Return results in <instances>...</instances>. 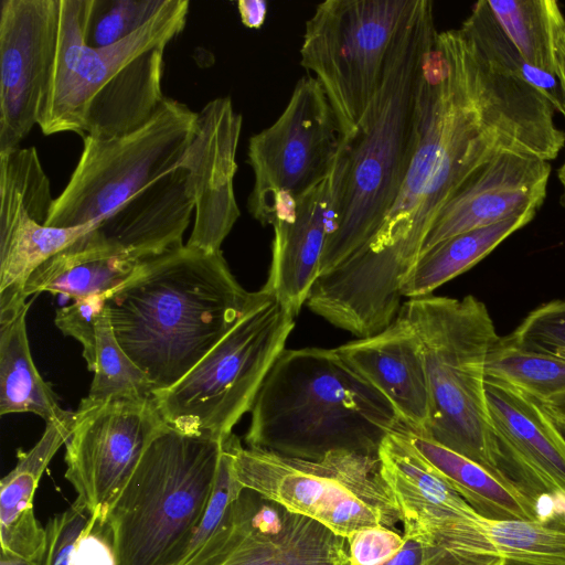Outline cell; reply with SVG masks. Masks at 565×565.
Segmentation results:
<instances>
[{
  "instance_id": "obj_1",
  "label": "cell",
  "mask_w": 565,
  "mask_h": 565,
  "mask_svg": "<svg viewBox=\"0 0 565 565\" xmlns=\"http://www.w3.org/2000/svg\"><path fill=\"white\" fill-rule=\"evenodd\" d=\"M556 110L462 28L437 32L427 54L415 149L398 196L363 246L414 266L446 203L505 152L555 159L565 146ZM362 246V247H363Z\"/></svg>"
},
{
  "instance_id": "obj_2",
  "label": "cell",
  "mask_w": 565,
  "mask_h": 565,
  "mask_svg": "<svg viewBox=\"0 0 565 565\" xmlns=\"http://www.w3.org/2000/svg\"><path fill=\"white\" fill-rule=\"evenodd\" d=\"M259 295L239 285L222 250L182 245L141 260L106 295V310L117 341L156 393L186 375Z\"/></svg>"
},
{
  "instance_id": "obj_3",
  "label": "cell",
  "mask_w": 565,
  "mask_h": 565,
  "mask_svg": "<svg viewBox=\"0 0 565 565\" xmlns=\"http://www.w3.org/2000/svg\"><path fill=\"white\" fill-rule=\"evenodd\" d=\"M436 34L433 2L417 0L377 93L342 136L330 174L332 220L320 275L365 245L398 196L415 149L424 66Z\"/></svg>"
},
{
  "instance_id": "obj_4",
  "label": "cell",
  "mask_w": 565,
  "mask_h": 565,
  "mask_svg": "<svg viewBox=\"0 0 565 565\" xmlns=\"http://www.w3.org/2000/svg\"><path fill=\"white\" fill-rule=\"evenodd\" d=\"M93 0H60L57 49L38 126L46 135L109 138L143 126L164 100L163 56L184 29L188 0H167L149 22L120 42L90 47L85 29Z\"/></svg>"
},
{
  "instance_id": "obj_5",
  "label": "cell",
  "mask_w": 565,
  "mask_h": 565,
  "mask_svg": "<svg viewBox=\"0 0 565 565\" xmlns=\"http://www.w3.org/2000/svg\"><path fill=\"white\" fill-rule=\"evenodd\" d=\"M401 425L390 403L334 349H285L255 398L245 443L308 460L333 451L377 457Z\"/></svg>"
},
{
  "instance_id": "obj_6",
  "label": "cell",
  "mask_w": 565,
  "mask_h": 565,
  "mask_svg": "<svg viewBox=\"0 0 565 565\" xmlns=\"http://www.w3.org/2000/svg\"><path fill=\"white\" fill-rule=\"evenodd\" d=\"M222 440L167 425L113 501L104 529L116 565H174L209 507Z\"/></svg>"
},
{
  "instance_id": "obj_7",
  "label": "cell",
  "mask_w": 565,
  "mask_h": 565,
  "mask_svg": "<svg viewBox=\"0 0 565 565\" xmlns=\"http://www.w3.org/2000/svg\"><path fill=\"white\" fill-rule=\"evenodd\" d=\"M399 313L422 344L429 379L433 413L423 435L508 477L486 395L488 355L500 337L487 306L472 295H428L408 299Z\"/></svg>"
},
{
  "instance_id": "obj_8",
  "label": "cell",
  "mask_w": 565,
  "mask_h": 565,
  "mask_svg": "<svg viewBox=\"0 0 565 565\" xmlns=\"http://www.w3.org/2000/svg\"><path fill=\"white\" fill-rule=\"evenodd\" d=\"M244 489L349 539L373 527L393 529L399 511L381 475L377 457L333 451L318 460L245 448L233 433L223 440Z\"/></svg>"
},
{
  "instance_id": "obj_9",
  "label": "cell",
  "mask_w": 565,
  "mask_h": 565,
  "mask_svg": "<svg viewBox=\"0 0 565 565\" xmlns=\"http://www.w3.org/2000/svg\"><path fill=\"white\" fill-rule=\"evenodd\" d=\"M259 291L235 327L186 375L170 388L153 393L169 426L223 440L250 412L295 328V317Z\"/></svg>"
},
{
  "instance_id": "obj_10",
  "label": "cell",
  "mask_w": 565,
  "mask_h": 565,
  "mask_svg": "<svg viewBox=\"0 0 565 565\" xmlns=\"http://www.w3.org/2000/svg\"><path fill=\"white\" fill-rule=\"evenodd\" d=\"M417 0H327L306 22L300 64L313 73L342 136L362 118Z\"/></svg>"
},
{
  "instance_id": "obj_11",
  "label": "cell",
  "mask_w": 565,
  "mask_h": 565,
  "mask_svg": "<svg viewBox=\"0 0 565 565\" xmlns=\"http://www.w3.org/2000/svg\"><path fill=\"white\" fill-rule=\"evenodd\" d=\"M198 113L166 97L154 116L116 137H83V151L47 226L74 227L106 217L180 166L193 138Z\"/></svg>"
},
{
  "instance_id": "obj_12",
  "label": "cell",
  "mask_w": 565,
  "mask_h": 565,
  "mask_svg": "<svg viewBox=\"0 0 565 565\" xmlns=\"http://www.w3.org/2000/svg\"><path fill=\"white\" fill-rule=\"evenodd\" d=\"M341 139L339 121L321 85L311 75L302 76L277 120L249 139L250 215L271 225L280 207L329 178Z\"/></svg>"
},
{
  "instance_id": "obj_13",
  "label": "cell",
  "mask_w": 565,
  "mask_h": 565,
  "mask_svg": "<svg viewBox=\"0 0 565 565\" xmlns=\"http://www.w3.org/2000/svg\"><path fill=\"white\" fill-rule=\"evenodd\" d=\"M153 395L139 399H82L65 443V479L104 526L108 510L143 452L167 426Z\"/></svg>"
},
{
  "instance_id": "obj_14",
  "label": "cell",
  "mask_w": 565,
  "mask_h": 565,
  "mask_svg": "<svg viewBox=\"0 0 565 565\" xmlns=\"http://www.w3.org/2000/svg\"><path fill=\"white\" fill-rule=\"evenodd\" d=\"M58 28L60 0L0 2V152L18 148L38 125Z\"/></svg>"
},
{
  "instance_id": "obj_15",
  "label": "cell",
  "mask_w": 565,
  "mask_h": 565,
  "mask_svg": "<svg viewBox=\"0 0 565 565\" xmlns=\"http://www.w3.org/2000/svg\"><path fill=\"white\" fill-rule=\"evenodd\" d=\"M242 125L230 97L212 99L198 113L193 138L180 163L194 203V225L185 244L190 247L220 252L239 217L234 177Z\"/></svg>"
},
{
  "instance_id": "obj_16",
  "label": "cell",
  "mask_w": 565,
  "mask_h": 565,
  "mask_svg": "<svg viewBox=\"0 0 565 565\" xmlns=\"http://www.w3.org/2000/svg\"><path fill=\"white\" fill-rule=\"evenodd\" d=\"M551 163L533 154L505 152L483 166L440 210L422 253L455 235L537 211Z\"/></svg>"
},
{
  "instance_id": "obj_17",
  "label": "cell",
  "mask_w": 565,
  "mask_h": 565,
  "mask_svg": "<svg viewBox=\"0 0 565 565\" xmlns=\"http://www.w3.org/2000/svg\"><path fill=\"white\" fill-rule=\"evenodd\" d=\"M486 395L503 472L529 490L565 501V440L543 407L488 377Z\"/></svg>"
},
{
  "instance_id": "obj_18",
  "label": "cell",
  "mask_w": 565,
  "mask_h": 565,
  "mask_svg": "<svg viewBox=\"0 0 565 565\" xmlns=\"http://www.w3.org/2000/svg\"><path fill=\"white\" fill-rule=\"evenodd\" d=\"M339 358L393 407L405 427L425 433L433 413L422 344L398 312L382 331L334 348Z\"/></svg>"
},
{
  "instance_id": "obj_19",
  "label": "cell",
  "mask_w": 565,
  "mask_h": 565,
  "mask_svg": "<svg viewBox=\"0 0 565 565\" xmlns=\"http://www.w3.org/2000/svg\"><path fill=\"white\" fill-rule=\"evenodd\" d=\"M331 220L330 175L280 207L273 220L271 264L262 289L294 317L320 276Z\"/></svg>"
},
{
  "instance_id": "obj_20",
  "label": "cell",
  "mask_w": 565,
  "mask_h": 565,
  "mask_svg": "<svg viewBox=\"0 0 565 565\" xmlns=\"http://www.w3.org/2000/svg\"><path fill=\"white\" fill-rule=\"evenodd\" d=\"M220 565H351V561L347 539L250 490L242 535Z\"/></svg>"
},
{
  "instance_id": "obj_21",
  "label": "cell",
  "mask_w": 565,
  "mask_h": 565,
  "mask_svg": "<svg viewBox=\"0 0 565 565\" xmlns=\"http://www.w3.org/2000/svg\"><path fill=\"white\" fill-rule=\"evenodd\" d=\"M104 218L74 227H53L21 206L0 203V318L14 316L28 303L25 285L42 264Z\"/></svg>"
},
{
  "instance_id": "obj_22",
  "label": "cell",
  "mask_w": 565,
  "mask_h": 565,
  "mask_svg": "<svg viewBox=\"0 0 565 565\" xmlns=\"http://www.w3.org/2000/svg\"><path fill=\"white\" fill-rule=\"evenodd\" d=\"M73 417L67 420L46 423L39 441L20 456L15 467L1 479V553L43 561L46 530L35 516L34 494L49 462L60 447L65 445Z\"/></svg>"
},
{
  "instance_id": "obj_23",
  "label": "cell",
  "mask_w": 565,
  "mask_h": 565,
  "mask_svg": "<svg viewBox=\"0 0 565 565\" xmlns=\"http://www.w3.org/2000/svg\"><path fill=\"white\" fill-rule=\"evenodd\" d=\"M449 550L501 558L507 565H565V521L491 519L477 511L455 529Z\"/></svg>"
},
{
  "instance_id": "obj_24",
  "label": "cell",
  "mask_w": 565,
  "mask_h": 565,
  "mask_svg": "<svg viewBox=\"0 0 565 565\" xmlns=\"http://www.w3.org/2000/svg\"><path fill=\"white\" fill-rule=\"evenodd\" d=\"M411 445L479 514L491 519L537 520V499L522 483L494 473L426 435L401 425Z\"/></svg>"
},
{
  "instance_id": "obj_25",
  "label": "cell",
  "mask_w": 565,
  "mask_h": 565,
  "mask_svg": "<svg viewBox=\"0 0 565 565\" xmlns=\"http://www.w3.org/2000/svg\"><path fill=\"white\" fill-rule=\"evenodd\" d=\"M94 230L42 264L29 278L24 296L50 291L78 300L107 295L132 277L141 260L106 243Z\"/></svg>"
},
{
  "instance_id": "obj_26",
  "label": "cell",
  "mask_w": 565,
  "mask_h": 565,
  "mask_svg": "<svg viewBox=\"0 0 565 565\" xmlns=\"http://www.w3.org/2000/svg\"><path fill=\"white\" fill-rule=\"evenodd\" d=\"M33 299L15 316L0 319V415L32 413L45 423L67 420L74 412L58 405L30 352L25 319Z\"/></svg>"
},
{
  "instance_id": "obj_27",
  "label": "cell",
  "mask_w": 565,
  "mask_h": 565,
  "mask_svg": "<svg viewBox=\"0 0 565 565\" xmlns=\"http://www.w3.org/2000/svg\"><path fill=\"white\" fill-rule=\"evenodd\" d=\"M537 211L449 237L420 253L402 285V296L418 298L467 271L498 245L529 224Z\"/></svg>"
},
{
  "instance_id": "obj_28",
  "label": "cell",
  "mask_w": 565,
  "mask_h": 565,
  "mask_svg": "<svg viewBox=\"0 0 565 565\" xmlns=\"http://www.w3.org/2000/svg\"><path fill=\"white\" fill-rule=\"evenodd\" d=\"M525 393L565 416V360L526 351L499 337L487 361V376Z\"/></svg>"
},
{
  "instance_id": "obj_29",
  "label": "cell",
  "mask_w": 565,
  "mask_h": 565,
  "mask_svg": "<svg viewBox=\"0 0 565 565\" xmlns=\"http://www.w3.org/2000/svg\"><path fill=\"white\" fill-rule=\"evenodd\" d=\"M94 379L86 396L92 402L139 399L153 395L146 373L130 359L117 341L107 310L96 327Z\"/></svg>"
},
{
  "instance_id": "obj_30",
  "label": "cell",
  "mask_w": 565,
  "mask_h": 565,
  "mask_svg": "<svg viewBox=\"0 0 565 565\" xmlns=\"http://www.w3.org/2000/svg\"><path fill=\"white\" fill-rule=\"evenodd\" d=\"M487 1L495 20L526 63L555 74L550 0Z\"/></svg>"
},
{
  "instance_id": "obj_31",
  "label": "cell",
  "mask_w": 565,
  "mask_h": 565,
  "mask_svg": "<svg viewBox=\"0 0 565 565\" xmlns=\"http://www.w3.org/2000/svg\"><path fill=\"white\" fill-rule=\"evenodd\" d=\"M461 28L503 66L540 90L565 118V99L557 76L526 63L495 20L487 0L475 3Z\"/></svg>"
},
{
  "instance_id": "obj_32",
  "label": "cell",
  "mask_w": 565,
  "mask_h": 565,
  "mask_svg": "<svg viewBox=\"0 0 565 565\" xmlns=\"http://www.w3.org/2000/svg\"><path fill=\"white\" fill-rule=\"evenodd\" d=\"M167 0H93L85 29V43L94 49L128 38L149 22Z\"/></svg>"
},
{
  "instance_id": "obj_33",
  "label": "cell",
  "mask_w": 565,
  "mask_h": 565,
  "mask_svg": "<svg viewBox=\"0 0 565 565\" xmlns=\"http://www.w3.org/2000/svg\"><path fill=\"white\" fill-rule=\"evenodd\" d=\"M505 337L523 350L565 360V299L536 307Z\"/></svg>"
},
{
  "instance_id": "obj_34",
  "label": "cell",
  "mask_w": 565,
  "mask_h": 565,
  "mask_svg": "<svg viewBox=\"0 0 565 565\" xmlns=\"http://www.w3.org/2000/svg\"><path fill=\"white\" fill-rule=\"evenodd\" d=\"M93 523L96 519L77 501L50 519L42 565H71L77 541Z\"/></svg>"
},
{
  "instance_id": "obj_35",
  "label": "cell",
  "mask_w": 565,
  "mask_h": 565,
  "mask_svg": "<svg viewBox=\"0 0 565 565\" xmlns=\"http://www.w3.org/2000/svg\"><path fill=\"white\" fill-rule=\"evenodd\" d=\"M106 306V295H95L75 300L74 303L56 311L54 322L66 335L83 345V356L89 371L96 362V327Z\"/></svg>"
},
{
  "instance_id": "obj_36",
  "label": "cell",
  "mask_w": 565,
  "mask_h": 565,
  "mask_svg": "<svg viewBox=\"0 0 565 565\" xmlns=\"http://www.w3.org/2000/svg\"><path fill=\"white\" fill-rule=\"evenodd\" d=\"M347 541L351 565H382L398 553L405 537L393 529L373 526L355 532Z\"/></svg>"
},
{
  "instance_id": "obj_37",
  "label": "cell",
  "mask_w": 565,
  "mask_h": 565,
  "mask_svg": "<svg viewBox=\"0 0 565 565\" xmlns=\"http://www.w3.org/2000/svg\"><path fill=\"white\" fill-rule=\"evenodd\" d=\"M71 565H116L111 542L104 529L93 523L79 537Z\"/></svg>"
},
{
  "instance_id": "obj_38",
  "label": "cell",
  "mask_w": 565,
  "mask_h": 565,
  "mask_svg": "<svg viewBox=\"0 0 565 565\" xmlns=\"http://www.w3.org/2000/svg\"><path fill=\"white\" fill-rule=\"evenodd\" d=\"M420 565H507L501 558L473 555L437 545H424Z\"/></svg>"
},
{
  "instance_id": "obj_39",
  "label": "cell",
  "mask_w": 565,
  "mask_h": 565,
  "mask_svg": "<svg viewBox=\"0 0 565 565\" xmlns=\"http://www.w3.org/2000/svg\"><path fill=\"white\" fill-rule=\"evenodd\" d=\"M550 19L555 58V74L559 81L565 99V17L557 1L550 0Z\"/></svg>"
},
{
  "instance_id": "obj_40",
  "label": "cell",
  "mask_w": 565,
  "mask_h": 565,
  "mask_svg": "<svg viewBox=\"0 0 565 565\" xmlns=\"http://www.w3.org/2000/svg\"><path fill=\"white\" fill-rule=\"evenodd\" d=\"M237 9L242 23L249 29H259L266 19L267 2L264 0H239Z\"/></svg>"
},
{
  "instance_id": "obj_41",
  "label": "cell",
  "mask_w": 565,
  "mask_h": 565,
  "mask_svg": "<svg viewBox=\"0 0 565 565\" xmlns=\"http://www.w3.org/2000/svg\"><path fill=\"white\" fill-rule=\"evenodd\" d=\"M403 535L405 542L402 548L382 565H420L424 553L423 544L405 534Z\"/></svg>"
},
{
  "instance_id": "obj_42",
  "label": "cell",
  "mask_w": 565,
  "mask_h": 565,
  "mask_svg": "<svg viewBox=\"0 0 565 565\" xmlns=\"http://www.w3.org/2000/svg\"><path fill=\"white\" fill-rule=\"evenodd\" d=\"M0 565H42V561L1 553Z\"/></svg>"
},
{
  "instance_id": "obj_43",
  "label": "cell",
  "mask_w": 565,
  "mask_h": 565,
  "mask_svg": "<svg viewBox=\"0 0 565 565\" xmlns=\"http://www.w3.org/2000/svg\"><path fill=\"white\" fill-rule=\"evenodd\" d=\"M543 411L546 414V416L548 417V419L552 422L554 427L557 429V431L561 434L563 439L565 440V416H562V415H559L548 408H545V407H543Z\"/></svg>"
},
{
  "instance_id": "obj_44",
  "label": "cell",
  "mask_w": 565,
  "mask_h": 565,
  "mask_svg": "<svg viewBox=\"0 0 565 565\" xmlns=\"http://www.w3.org/2000/svg\"><path fill=\"white\" fill-rule=\"evenodd\" d=\"M557 177L562 184L563 193H562V204L565 205V161L562 163L559 169L557 170Z\"/></svg>"
}]
</instances>
